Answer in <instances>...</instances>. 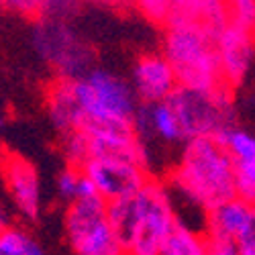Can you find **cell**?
Listing matches in <instances>:
<instances>
[{
    "instance_id": "6da1fadb",
    "label": "cell",
    "mask_w": 255,
    "mask_h": 255,
    "mask_svg": "<svg viewBox=\"0 0 255 255\" xmlns=\"http://www.w3.org/2000/svg\"><path fill=\"white\" fill-rule=\"evenodd\" d=\"M139 100L127 78L111 70H88L57 78L47 90V113L63 135L102 129H135Z\"/></svg>"
},
{
    "instance_id": "7a4b0ae2",
    "label": "cell",
    "mask_w": 255,
    "mask_h": 255,
    "mask_svg": "<svg viewBox=\"0 0 255 255\" xmlns=\"http://www.w3.org/2000/svg\"><path fill=\"white\" fill-rule=\"evenodd\" d=\"M172 196L202 215L237 196V172L221 139L200 137L182 145L165 180Z\"/></svg>"
},
{
    "instance_id": "3957f363",
    "label": "cell",
    "mask_w": 255,
    "mask_h": 255,
    "mask_svg": "<svg viewBox=\"0 0 255 255\" xmlns=\"http://www.w3.org/2000/svg\"><path fill=\"white\" fill-rule=\"evenodd\" d=\"M109 219L127 255H161L180 223L174 196L159 178H151L137 194L109 204Z\"/></svg>"
},
{
    "instance_id": "277c9868",
    "label": "cell",
    "mask_w": 255,
    "mask_h": 255,
    "mask_svg": "<svg viewBox=\"0 0 255 255\" xmlns=\"http://www.w3.org/2000/svg\"><path fill=\"white\" fill-rule=\"evenodd\" d=\"M161 53L172 66L182 90L206 94L227 90L219 68L217 35L194 25H167Z\"/></svg>"
},
{
    "instance_id": "5b68a950",
    "label": "cell",
    "mask_w": 255,
    "mask_h": 255,
    "mask_svg": "<svg viewBox=\"0 0 255 255\" xmlns=\"http://www.w3.org/2000/svg\"><path fill=\"white\" fill-rule=\"evenodd\" d=\"M63 231L74 255H127L111 225L109 204L98 196L70 202L63 215Z\"/></svg>"
},
{
    "instance_id": "8992f818",
    "label": "cell",
    "mask_w": 255,
    "mask_h": 255,
    "mask_svg": "<svg viewBox=\"0 0 255 255\" xmlns=\"http://www.w3.org/2000/svg\"><path fill=\"white\" fill-rule=\"evenodd\" d=\"M176 111L184 129L186 141L200 137L221 139L235 127V102L231 90L219 92H192L178 88L167 100Z\"/></svg>"
},
{
    "instance_id": "52a82bcc",
    "label": "cell",
    "mask_w": 255,
    "mask_h": 255,
    "mask_svg": "<svg viewBox=\"0 0 255 255\" xmlns=\"http://www.w3.org/2000/svg\"><path fill=\"white\" fill-rule=\"evenodd\" d=\"M80 169L92 184L96 196L102 198L106 204L137 194L153 178L151 169L147 165L115 155L90 157L82 163Z\"/></svg>"
},
{
    "instance_id": "ba28073f",
    "label": "cell",
    "mask_w": 255,
    "mask_h": 255,
    "mask_svg": "<svg viewBox=\"0 0 255 255\" xmlns=\"http://www.w3.org/2000/svg\"><path fill=\"white\" fill-rule=\"evenodd\" d=\"M0 174L6 188V194L23 219L35 221L41 212V178L37 167L14 151L0 153Z\"/></svg>"
},
{
    "instance_id": "9c48e42d",
    "label": "cell",
    "mask_w": 255,
    "mask_h": 255,
    "mask_svg": "<svg viewBox=\"0 0 255 255\" xmlns=\"http://www.w3.org/2000/svg\"><path fill=\"white\" fill-rule=\"evenodd\" d=\"M217 55L225 88L235 92L255 66V33L227 23L217 37Z\"/></svg>"
},
{
    "instance_id": "30bf717a",
    "label": "cell",
    "mask_w": 255,
    "mask_h": 255,
    "mask_svg": "<svg viewBox=\"0 0 255 255\" xmlns=\"http://www.w3.org/2000/svg\"><path fill=\"white\" fill-rule=\"evenodd\" d=\"M129 84L141 104L167 102L180 88L176 74L161 51L139 55L131 68Z\"/></svg>"
},
{
    "instance_id": "8fae6325",
    "label": "cell",
    "mask_w": 255,
    "mask_h": 255,
    "mask_svg": "<svg viewBox=\"0 0 255 255\" xmlns=\"http://www.w3.org/2000/svg\"><path fill=\"white\" fill-rule=\"evenodd\" d=\"M253 215V206L241 198H231L204 215L202 231L210 245H231L235 247L239 237L245 233Z\"/></svg>"
},
{
    "instance_id": "7c38bea8",
    "label": "cell",
    "mask_w": 255,
    "mask_h": 255,
    "mask_svg": "<svg viewBox=\"0 0 255 255\" xmlns=\"http://www.w3.org/2000/svg\"><path fill=\"white\" fill-rule=\"evenodd\" d=\"M135 131L145 147L149 139H155L167 145L186 143V135L180 125V119L169 102L139 104V111L135 115Z\"/></svg>"
},
{
    "instance_id": "4fadbf2b",
    "label": "cell",
    "mask_w": 255,
    "mask_h": 255,
    "mask_svg": "<svg viewBox=\"0 0 255 255\" xmlns=\"http://www.w3.org/2000/svg\"><path fill=\"white\" fill-rule=\"evenodd\" d=\"M221 141L235 163L237 198L255 206V135L233 127L221 137Z\"/></svg>"
},
{
    "instance_id": "5bb4252c",
    "label": "cell",
    "mask_w": 255,
    "mask_h": 255,
    "mask_svg": "<svg viewBox=\"0 0 255 255\" xmlns=\"http://www.w3.org/2000/svg\"><path fill=\"white\" fill-rule=\"evenodd\" d=\"M210 241L204 231L192 225L178 223L174 233L169 235L161 255H210Z\"/></svg>"
},
{
    "instance_id": "9a60e30c",
    "label": "cell",
    "mask_w": 255,
    "mask_h": 255,
    "mask_svg": "<svg viewBox=\"0 0 255 255\" xmlns=\"http://www.w3.org/2000/svg\"><path fill=\"white\" fill-rule=\"evenodd\" d=\"M0 255H47V251L27 227L8 225L0 235Z\"/></svg>"
},
{
    "instance_id": "2e32d148",
    "label": "cell",
    "mask_w": 255,
    "mask_h": 255,
    "mask_svg": "<svg viewBox=\"0 0 255 255\" xmlns=\"http://www.w3.org/2000/svg\"><path fill=\"white\" fill-rule=\"evenodd\" d=\"M55 188H57L59 198H63L68 204L82 200V198L96 196L92 184L82 174V169L74 167V165H68L66 169H61L57 180H55Z\"/></svg>"
},
{
    "instance_id": "e0dca14e",
    "label": "cell",
    "mask_w": 255,
    "mask_h": 255,
    "mask_svg": "<svg viewBox=\"0 0 255 255\" xmlns=\"http://www.w3.org/2000/svg\"><path fill=\"white\" fill-rule=\"evenodd\" d=\"M227 18L231 25L255 33V0H233V2H227Z\"/></svg>"
},
{
    "instance_id": "ac0fdd59",
    "label": "cell",
    "mask_w": 255,
    "mask_h": 255,
    "mask_svg": "<svg viewBox=\"0 0 255 255\" xmlns=\"http://www.w3.org/2000/svg\"><path fill=\"white\" fill-rule=\"evenodd\" d=\"M169 4H172V0H143L137 4V8L147 20H151V23L163 29L169 18Z\"/></svg>"
},
{
    "instance_id": "d6986e66",
    "label": "cell",
    "mask_w": 255,
    "mask_h": 255,
    "mask_svg": "<svg viewBox=\"0 0 255 255\" xmlns=\"http://www.w3.org/2000/svg\"><path fill=\"white\" fill-rule=\"evenodd\" d=\"M235 251L237 255H255V206H253V215H251V221L245 233L235 243Z\"/></svg>"
},
{
    "instance_id": "ffe728a7",
    "label": "cell",
    "mask_w": 255,
    "mask_h": 255,
    "mask_svg": "<svg viewBox=\"0 0 255 255\" xmlns=\"http://www.w3.org/2000/svg\"><path fill=\"white\" fill-rule=\"evenodd\" d=\"M210 255H237L235 247L231 245H212L210 247Z\"/></svg>"
},
{
    "instance_id": "44dd1931",
    "label": "cell",
    "mask_w": 255,
    "mask_h": 255,
    "mask_svg": "<svg viewBox=\"0 0 255 255\" xmlns=\"http://www.w3.org/2000/svg\"><path fill=\"white\" fill-rule=\"evenodd\" d=\"M8 227V217H6V212H4V208L0 206V235H2V231Z\"/></svg>"
}]
</instances>
